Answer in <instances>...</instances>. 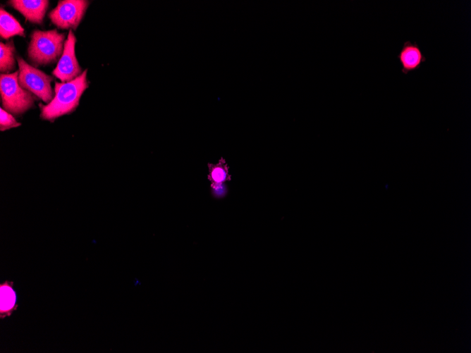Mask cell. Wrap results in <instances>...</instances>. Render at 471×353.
<instances>
[{
	"label": "cell",
	"instance_id": "cell-10",
	"mask_svg": "<svg viewBox=\"0 0 471 353\" xmlns=\"http://www.w3.org/2000/svg\"><path fill=\"white\" fill-rule=\"evenodd\" d=\"M0 35L5 39L18 35L25 37L24 28L19 22L3 8L0 9Z\"/></svg>",
	"mask_w": 471,
	"mask_h": 353
},
{
	"label": "cell",
	"instance_id": "cell-3",
	"mask_svg": "<svg viewBox=\"0 0 471 353\" xmlns=\"http://www.w3.org/2000/svg\"><path fill=\"white\" fill-rule=\"evenodd\" d=\"M19 71L0 75V94L4 109L13 115H20L31 109L36 97L22 88L18 82Z\"/></svg>",
	"mask_w": 471,
	"mask_h": 353
},
{
	"label": "cell",
	"instance_id": "cell-6",
	"mask_svg": "<svg viewBox=\"0 0 471 353\" xmlns=\"http://www.w3.org/2000/svg\"><path fill=\"white\" fill-rule=\"evenodd\" d=\"M75 43L76 37L72 30H70L65 41L63 54L52 72V75L63 83L75 80L82 73L75 56Z\"/></svg>",
	"mask_w": 471,
	"mask_h": 353
},
{
	"label": "cell",
	"instance_id": "cell-2",
	"mask_svg": "<svg viewBox=\"0 0 471 353\" xmlns=\"http://www.w3.org/2000/svg\"><path fill=\"white\" fill-rule=\"evenodd\" d=\"M65 34L56 29L35 30L30 35L27 56L34 67L47 66L56 62L63 54Z\"/></svg>",
	"mask_w": 471,
	"mask_h": 353
},
{
	"label": "cell",
	"instance_id": "cell-8",
	"mask_svg": "<svg viewBox=\"0 0 471 353\" xmlns=\"http://www.w3.org/2000/svg\"><path fill=\"white\" fill-rule=\"evenodd\" d=\"M8 4L20 12L26 20L42 25L49 1L47 0H11Z\"/></svg>",
	"mask_w": 471,
	"mask_h": 353
},
{
	"label": "cell",
	"instance_id": "cell-11",
	"mask_svg": "<svg viewBox=\"0 0 471 353\" xmlns=\"http://www.w3.org/2000/svg\"><path fill=\"white\" fill-rule=\"evenodd\" d=\"M16 68L15 46L13 40L0 43V70L9 74Z\"/></svg>",
	"mask_w": 471,
	"mask_h": 353
},
{
	"label": "cell",
	"instance_id": "cell-5",
	"mask_svg": "<svg viewBox=\"0 0 471 353\" xmlns=\"http://www.w3.org/2000/svg\"><path fill=\"white\" fill-rule=\"evenodd\" d=\"M90 2L86 0H62L48 16L60 29L75 30L83 18Z\"/></svg>",
	"mask_w": 471,
	"mask_h": 353
},
{
	"label": "cell",
	"instance_id": "cell-1",
	"mask_svg": "<svg viewBox=\"0 0 471 353\" xmlns=\"http://www.w3.org/2000/svg\"><path fill=\"white\" fill-rule=\"evenodd\" d=\"M87 70L75 80L68 82H55V94L48 104H39L42 119L53 121L55 119L73 112L79 105L80 99L89 83Z\"/></svg>",
	"mask_w": 471,
	"mask_h": 353
},
{
	"label": "cell",
	"instance_id": "cell-13",
	"mask_svg": "<svg viewBox=\"0 0 471 353\" xmlns=\"http://www.w3.org/2000/svg\"><path fill=\"white\" fill-rule=\"evenodd\" d=\"M224 170L221 166H216L213 169L212 178L216 182H221L225 179Z\"/></svg>",
	"mask_w": 471,
	"mask_h": 353
},
{
	"label": "cell",
	"instance_id": "cell-7",
	"mask_svg": "<svg viewBox=\"0 0 471 353\" xmlns=\"http://www.w3.org/2000/svg\"><path fill=\"white\" fill-rule=\"evenodd\" d=\"M397 58L401 66L400 71L405 75L418 70L427 59L418 44L409 40L403 42Z\"/></svg>",
	"mask_w": 471,
	"mask_h": 353
},
{
	"label": "cell",
	"instance_id": "cell-4",
	"mask_svg": "<svg viewBox=\"0 0 471 353\" xmlns=\"http://www.w3.org/2000/svg\"><path fill=\"white\" fill-rule=\"evenodd\" d=\"M17 61L19 68L18 78L19 85L46 104L49 103L54 97L51 85L53 78L30 66L21 57L18 56Z\"/></svg>",
	"mask_w": 471,
	"mask_h": 353
},
{
	"label": "cell",
	"instance_id": "cell-9",
	"mask_svg": "<svg viewBox=\"0 0 471 353\" xmlns=\"http://www.w3.org/2000/svg\"><path fill=\"white\" fill-rule=\"evenodd\" d=\"M12 281H4L0 285V318L10 316L17 310V295Z\"/></svg>",
	"mask_w": 471,
	"mask_h": 353
},
{
	"label": "cell",
	"instance_id": "cell-12",
	"mask_svg": "<svg viewBox=\"0 0 471 353\" xmlns=\"http://www.w3.org/2000/svg\"><path fill=\"white\" fill-rule=\"evenodd\" d=\"M21 125L18 123L13 116L4 110L3 108L0 109V130L5 131L6 130L17 128Z\"/></svg>",
	"mask_w": 471,
	"mask_h": 353
}]
</instances>
